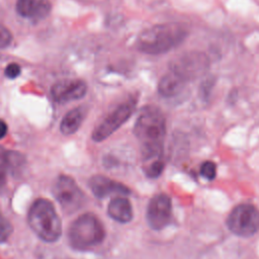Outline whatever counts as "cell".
<instances>
[{
  "label": "cell",
  "instance_id": "cell-20",
  "mask_svg": "<svg viewBox=\"0 0 259 259\" xmlns=\"http://www.w3.org/2000/svg\"><path fill=\"white\" fill-rule=\"evenodd\" d=\"M12 39L13 37L10 30L5 25L0 23V49H5L9 47L12 42Z\"/></svg>",
  "mask_w": 259,
  "mask_h": 259
},
{
  "label": "cell",
  "instance_id": "cell-9",
  "mask_svg": "<svg viewBox=\"0 0 259 259\" xmlns=\"http://www.w3.org/2000/svg\"><path fill=\"white\" fill-rule=\"evenodd\" d=\"M172 203L165 193L154 195L149 201L147 208V221L149 226L156 231L164 229L171 221Z\"/></svg>",
  "mask_w": 259,
  "mask_h": 259
},
{
  "label": "cell",
  "instance_id": "cell-15",
  "mask_svg": "<svg viewBox=\"0 0 259 259\" xmlns=\"http://www.w3.org/2000/svg\"><path fill=\"white\" fill-rule=\"evenodd\" d=\"M37 0H16V12L25 18H31L36 7Z\"/></svg>",
  "mask_w": 259,
  "mask_h": 259
},
{
  "label": "cell",
  "instance_id": "cell-6",
  "mask_svg": "<svg viewBox=\"0 0 259 259\" xmlns=\"http://www.w3.org/2000/svg\"><path fill=\"white\" fill-rule=\"evenodd\" d=\"M209 67L207 56L201 52L183 53L169 63V70L187 83L206 72Z\"/></svg>",
  "mask_w": 259,
  "mask_h": 259
},
{
  "label": "cell",
  "instance_id": "cell-3",
  "mask_svg": "<svg viewBox=\"0 0 259 259\" xmlns=\"http://www.w3.org/2000/svg\"><path fill=\"white\" fill-rule=\"evenodd\" d=\"M28 225L42 241L53 243L62 235V222L53 203L45 198L36 199L28 211Z\"/></svg>",
  "mask_w": 259,
  "mask_h": 259
},
{
  "label": "cell",
  "instance_id": "cell-4",
  "mask_svg": "<svg viewBox=\"0 0 259 259\" xmlns=\"http://www.w3.org/2000/svg\"><path fill=\"white\" fill-rule=\"evenodd\" d=\"M105 230L93 213L78 217L69 229V242L74 249L87 250L103 242Z\"/></svg>",
  "mask_w": 259,
  "mask_h": 259
},
{
  "label": "cell",
  "instance_id": "cell-2",
  "mask_svg": "<svg viewBox=\"0 0 259 259\" xmlns=\"http://www.w3.org/2000/svg\"><path fill=\"white\" fill-rule=\"evenodd\" d=\"M186 26L167 22L144 29L137 37V49L147 55H162L179 47L188 36Z\"/></svg>",
  "mask_w": 259,
  "mask_h": 259
},
{
  "label": "cell",
  "instance_id": "cell-11",
  "mask_svg": "<svg viewBox=\"0 0 259 259\" xmlns=\"http://www.w3.org/2000/svg\"><path fill=\"white\" fill-rule=\"evenodd\" d=\"M89 187L92 193L97 198H105L109 195H127L131 193L130 189L115 180L102 175H95L89 180Z\"/></svg>",
  "mask_w": 259,
  "mask_h": 259
},
{
  "label": "cell",
  "instance_id": "cell-22",
  "mask_svg": "<svg viewBox=\"0 0 259 259\" xmlns=\"http://www.w3.org/2000/svg\"><path fill=\"white\" fill-rule=\"evenodd\" d=\"M7 131H8L7 123L3 119H0V140L6 136Z\"/></svg>",
  "mask_w": 259,
  "mask_h": 259
},
{
  "label": "cell",
  "instance_id": "cell-19",
  "mask_svg": "<svg viewBox=\"0 0 259 259\" xmlns=\"http://www.w3.org/2000/svg\"><path fill=\"white\" fill-rule=\"evenodd\" d=\"M8 165H7V151L0 147V188L6 183Z\"/></svg>",
  "mask_w": 259,
  "mask_h": 259
},
{
  "label": "cell",
  "instance_id": "cell-8",
  "mask_svg": "<svg viewBox=\"0 0 259 259\" xmlns=\"http://www.w3.org/2000/svg\"><path fill=\"white\" fill-rule=\"evenodd\" d=\"M137 100L134 97L123 101L115 107L93 131L92 140L102 142L119 128L133 114L136 108Z\"/></svg>",
  "mask_w": 259,
  "mask_h": 259
},
{
  "label": "cell",
  "instance_id": "cell-12",
  "mask_svg": "<svg viewBox=\"0 0 259 259\" xmlns=\"http://www.w3.org/2000/svg\"><path fill=\"white\" fill-rule=\"evenodd\" d=\"M108 215L121 224H126L133 220V207L130 200L122 196L112 198L107 207Z\"/></svg>",
  "mask_w": 259,
  "mask_h": 259
},
{
  "label": "cell",
  "instance_id": "cell-18",
  "mask_svg": "<svg viewBox=\"0 0 259 259\" xmlns=\"http://www.w3.org/2000/svg\"><path fill=\"white\" fill-rule=\"evenodd\" d=\"M199 172L203 178L213 180L217 175V166L212 161H205L200 165Z\"/></svg>",
  "mask_w": 259,
  "mask_h": 259
},
{
  "label": "cell",
  "instance_id": "cell-21",
  "mask_svg": "<svg viewBox=\"0 0 259 259\" xmlns=\"http://www.w3.org/2000/svg\"><path fill=\"white\" fill-rule=\"evenodd\" d=\"M20 73H21V68L16 63L8 64L4 70L5 76L9 79H15L16 77H18L20 75Z\"/></svg>",
  "mask_w": 259,
  "mask_h": 259
},
{
  "label": "cell",
  "instance_id": "cell-5",
  "mask_svg": "<svg viewBox=\"0 0 259 259\" xmlns=\"http://www.w3.org/2000/svg\"><path fill=\"white\" fill-rule=\"evenodd\" d=\"M227 226L237 236L251 237L259 230V209L253 204H239L230 212Z\"/></svg>",
  "mask_w": 259,
  "mask_h": 259
},
{
  "label": "cell",
  "instance_id": "cell-7",
  "mask_svg": "<svg viewBox=\"0 0 259 259\" xmlns=\"http://www.w3.org/2000/svg\"><path fill=\"white\" fill-rule=\"evenodd\" d=\"M53 193L64 212L70 214L79 210L85 202V195L75 180L68 175H60L53 186Z\"/></svg>",
  "mask_w": 259,
  "mask_h": 259
},
{
  "label": "cell",
  "instance_id": "cell-13",
  "mask_svg": "<svg viewBox=\"0 0 259 259\" xmlns=\"http://www.w3.org/2000/svg\"><path fill=\"white\" fill-rule=\"evenodd\" d=\"M187 82L171 71H168L158 83V92L164 97H174L182 92Z\"/></svg>",
  "mask_w": 259,
  "mask_h": 259
},
{
  "label": "cell",
  "instance_id": "cell-16",
  "mask_svg": "<svg viewBox=\"0 0 259 259\" xmlns=\"http://www.w3.org/2000/svg\"><path fill=\"white\" fill-rule=\"evenodd\" d=\"M52 10V4L49 0H37L36 7L34 9V12L30 18L33 22H38L42 19H45Z\"/></svg>",
  "mask_w": 259,
  "mask_h": 259
},
{
  "label": "cell",
  "instance_id": "cell-17",
  "mask_svg": "<svg viewBox=\"0 0 259 259\" xmlns=\"http://www.w3.org/2000/svg\"><path fill=\"white\" fill-rule=\"evenodd\" d=\"M13 232V227L11 223L5 218V215L0 210V244L6 242Z\"/></svg>",
  "mask_w": 259,
  "mask_h": 259
},
{
  "label": "cell",
  "instance_id": "cell-10",
  "mask_svg": "<svg viewBox=\"0 0 259 259\" xmlns=\"http://www.w3.org/2000/svg\"><path fill=\"white\" fill-rule=\"evenodd\" d=\"M87 93V84L83 80H63L51 88V96L58 103L81 99Z\"/></svg>",
  "mask_w": 259,
  "mask_h": 259
},
{
  "label": "cell",
  "instance_id": "cell-1",
  "mask_svg": "<svg viewBox=\"0 0 259 259\" xmlns=\"http://www.w3.org/2000/svg\"><path fill=\"white\" fill-rule=\"evenodd\" d=\"M134 134L141 146L143 165L163 159L166 120L158 107L147 105L141 110L135 123Z\"/></svg>",
  "mask_w": 259,
  "mask_h": 259
},
{
  "label": "cell",
  "instance_id": "cell-14",
  "mask_svg": "<svg viewBox=\"0 0 259 259\" xmlns=\"http://www.w3.org/2000/svg\"><path fill=\"white\" fill-rule=\"evenodd\" d=\"M84 118V110L82 107H76L70 111H68L60 124V130L62 132L63 135L69 136V135H73L75 134Z\"/></svg>",
  "mask_w": 259,
  "mask_h": 259
}]
</instances>
